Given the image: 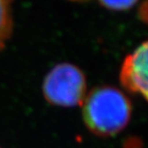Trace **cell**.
<instances>
[{"label":"cell","instance_id":"cell-1","mask_svg":"<svg viewBox=\"0 0 148 148\" xmlns=\"http://www.w3.org/2000/svg\"><path fill=\"white\" fill-rule=\"evenodd\" d=\"M129 99L119 90L100 87L90 91L83 102V118L88 129L100 137L121 132L131 117Z\"/></svg>","mask_w":148,"mask_h":148},{"label":"cell","instance_id":"cell-2","mask_svg":"<svg viewBox=\"0 0 148 148\" xmlns=\"http://www.w3.org/2000/svg\"><path fill=\"white\" fill-rule=\"evenodd\" d=\"M87 82L78 67L59 64L47 73L42 83V92L48 103L59 107H74L84 102Z\"/></svg>","mask_w":148,"mask_h":148},{"label":"cell","instance_id":"cell-3","mask_svg":"<svg viewBox=\"0 0 148 148\" xmlns=\"http://www.w3.org/2000/svg\"><path fill=\"white\" fill-rule=\"evenodd\" d=\"M122 86L148 101V40L123 61L120 71Z\"/></svg>","mask_w":148,"mask_h":148},{"label":"cell","instance_id":"cell-4","mask_svg":"<svg viewBox=\"0 0 148 148\" xmlns=\"http://www.w3.org/2000/svg\"><path fill=\"white\" fill-rule=\"evenodd\" d=\"M13 31V16L10 0H0V50L6 45Z\"/></svg>","mask_w":148,"mask_h":148},{"label":"cell","instance_id":"cell-5","mask_svg":"<svg viewBox=\"0 0 148 148\" xmlns=\"http://www.w3.org/2000/svg\"><path fill=\"white\" fill-rule=\"evenodd\" d=\"M138 0H99L104 7L112 11H125L132 8Z\"/></svg>","mask_w":148,"mask_h":148},{"label":"cell","instance_id":"cell-6","mask_svg":"<svg viewBox=\"0 0 148 148\" xmlns=\"http://www.w3.org/2000/svg\"><path fill=\"white\" fill-rule=\"evenodd\" d=\"M0 148H1V147H0Z\"/></svg>","mask_w":148,"mask_h":148}]
</instances>
